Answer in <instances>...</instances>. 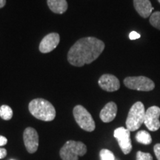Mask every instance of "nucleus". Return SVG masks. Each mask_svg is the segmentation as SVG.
Returning a JSON list of instances; mask_svg holds the SVG:
<instances>
[{
	"label": "nucleus",
	"mask_w": 160,
	"mask_h": 160,
	"mask_svg": "<svg viewBox=\"0 0 160 160\" xmlns=\"http://www.w3.org/2000/svg\"><path fill=\"white\" fill-rule=\"evenodd\" d=\"M105 49V43L96 37H85L78 40L69 50L68 61L76 67H82L95 61Z\"/></svg>",
	"instance_id": "nucleus-1"
},
{
	"label": "nucleus",
	"mask_w": 160,
	"mask_h": 160,
	"mask_svg": "<svg viewBox=\"0 0 160 160\" xmlns=\"http://www.w3.org/2000/svg\"><path fill=\"white\" fill-rule=\"evenodd\" d=\"M30 113L35 118L45 122L52 121L56 117V110L53 105L44 99H35L29 103Z\"/></svg>",
	"instance_id": "nucleus-2"
},
{
	"label": "nucleus",
	"mask_w": 160,
	"mask_h": 160,
	"mask_svg": "<svg viewBox=\"0 0 160 160\" xmlns=\"http://www.w3.org/2000/svg\"><path fill=\"white\" fill-rule=\"evenodd\" d=\"M145 109L143 103L137 102L130 109L126 119V127L130 131H135L144 123L145 116Z\"/></svg>",
	"instance_id": "nucleus-3"
},
{
	"label": "nucleus",
	"mask_w": 160,
	"mask_h": 160,
	"mask_svg": "<svg viewBox=\"0 0 160 160\" xmlns=\"http://www.w3.org/2000/svg\"><path fill=\"white\" fill-rule=\"evenodd\" d=\"M87 153V147L82 142L69 140L60 150V157L62 160H78Z\"/></svg>",
	"instance_id": "nucleus-4"
},
{
	"label": "nucleus",
	"mask_w": 160,
	"mask_h": 160,
	"mask_svg": "<svg viewBox=\"0 0 160 160\" xmlns=\"http://www.w3.org/2000/svg\"><path fill=\"white\" fill-rule=\"evenodd\" d=\"M73 117L78 125L84 131L92 132L95 130V122L91 113L82 105H77L73 111Z\"/></svg>",
	"instance_id": "nucleus-5"
},
{
	"label": "nucleus",
	"mask_w": 160,
	"mask_h": 160,
	"mask_svg": "<svg viewBox=\"0 0 160 160\" xmlns=\"http://www.w3.org/2000/svg\"><path fill=\"white\" fill-rule=\"evenodd\" d=\"M124 85L128 88L139 91H151L155 88L153 81L143 76L126 77L124 79Z\"/></svg>",
	"instance_id": "nucleus-6"
},
{
	"label": "nucleus",
	"mask_w": 160,
	"mask_h": 160,
	"mask_svg": "<svg viewBox=\"0 0 160 160\" xmlns=\"http://www.w3.org/2000/svg\"><path fill=\"white\" fill-rule=\"evenodd\" d=\"M128 129L124 127L118 128L114 131L113 136L117 139L119 145L124 154H128L132 150L131 133Z\"/></svg>",
	"instance_id": "nucleus-7"
},
{
	"label": "nucleus",
	"mask_w": 160,
	"mask_h": 160,
	"mask_svg": "<svg viewBox=\"0 0 160 160\" xmlns=\"http://www.w3.org/2000/svg\"><path fill=\"white\" fill-rule=\"evenodd\" d=\"M160 108L158 106H151L145 111V124L148 129L151 131H157L160 128Z\"/></svg>",
	"instance_id": "nucleus-8"
},
{
	"label": "nucleus",
	"mask_w": 160,
	"mask_h": 160,
	"mask_svg": "<svg viewBox=\"0 0 160 160\" xmlns=\"http://www.w3.org/2000/svg\"><path fill=\"white\" fill-rule=\"evenodd\" d=\"M25 146L29 153H34L39 147V135L33 128H27L23 133Z\"/></svg>",
	"instance_id": "nucleus-9"
},
{
	"label": "nucleus",
	"mask_w": 160,
	"mask_h": 160,
	"mask_svg": "<svg viewBox=\"0 0 160 160\" xmlns=\"http://www.w3.org/2000/svg\"><path fill=\"white\" fill-rule=\"evenodd\" d=\"M59 35L57 33H51L45 36L39 44V51L43 53H50L59 45Z\"/></svg>",
	"instance_id": "nucleus-10"
},
{
	"label": "nucleus",
	"mask_w": 160,
	"mask_h": 160,
	"mask_svg": "<svg viewBox=\"0 0 160 160\" xmlns=\"http://www.w3.org/2000/svg\"><path fill=\"white\" fill-rule=\"evenodd\" d=\"M98 83L102 89L108 92L117 91L120 88L119 80L112 74H103Z\"/></svg>",
	"instance_id": "nucleus-11"
},
{
	"label": "nucleus",
	"mask_w": 160,
	"mask_h": 160,
	"mask_svg": "<svg viewBox=\"0 0 160 160\" xmlns=\"http://www.w3.org/2000/svg\"><path fill=\"white\" fill-rule=\"evenodd\" d=\"M117 106L113 102H110L105 105L100 112V119L103 122L108 123L113 121L117 117Z\"/></svg>",
	"instance_id": "nucleus-12"
},
{
	"label": "nucleus",
	"mask_w": 160,
	"mask_h": 160,
	"mask_svg": "<svg viewBox=\"0 0 160 160\" xmlns=\"http://www.w3.org/2000/svg\"><path fill=\"white\" fill-rule=\"evenodd\" d=\"M133 6L137 13L142 18L151 17L153 10L150 0H133Z\"/></svg>",
	"instance_id": "nucleus-13"
},
{
	"label": "nucleus",
	"mask_w": 160,
	"mask_h": 160,
	"mask_svg": "<svg viewBox=\"0 0 160 160\" xmlns=\"http://www.w3.org/2000/svg\"><path fill=\"white\" fill-rule=\"evenodd\" d=\"M48 5L52 12L58 14H62L68 10L66 0H47Z\"/></svg>",
	"instance_id": "nucleus-14"
},
{
	"label": "nucleus",
	"mask_w": 160,
	"mask_h": 160,
	"mask_svg": "<svg viewBox=\"0 0 160 160\" xmlns=\"http://www.w3.org/2000/svg\"><path fill=\"white\" fill-rule=\"evenodd\" d=\"M136 139L139 143L143 145H150L152 142L151 136L148 131H140L136 134Z\"/></svg>",
	"instance_id": "nucleus-15"
},
{
	"label": "nucleus",
	"mask_w": 160,
	"mask_h": 160,
	"mask_svg": "<svg viewBox=\"0 0 160 160\" xmlns=\"http://www.w3.org/2000/svg\"><path fill=\"white\" fill-rule=\"evenodd\" d=\"M0 117L4 120H10L13 117V111L8 105H3L0 107Z\"/></svg>",
	"instance_id": "nucleus-16"
},
{
	"label": "nucleus",
	"mask_w": 160,
	"mask_h": 160,
	"mask_svg": "<svg viewBox=\"0 0 160 160\" xmlns=\"http://www.w3.org/2000/svg\"><path fill=\"white\" fill-rule=\"evenodd\" d=\"M149 21L153 28L160 31V11H156L152 13Z\"/></svg>",
	"instance_id": "nucleus-17"
},
{
	"label": "nucleus",
	"mask_w": 160,
	"mask_h": 160,
	"mask_svg": "<svg viewBox=\"0 0 160 160\" xmlns=\"http://www.w3.org/2000/svg\"><path fill=\"white\" fill-rule=\"evenodd\" d=\"M99 156L100 158H101V160H117L114 154L108 149L101 150L99 153Z\"/></svg>",
	"instance_id": "nucleus-18"
},
{
	"label": "nucleus",
	"mask_w": 160,
	"mask_h": 160,
	"mask_svg": "<svg viewBox=\"0 0 160 160\" xmlns=\"http://www.w3.org/2000/svg\"><path fill=\"white\" fill-rule=\"evenodd\" d=\"M137 160H153V157L149 153L138 151L137 153Z\"/></svg>",
	"instance_id": "nucleus-19"
},
{
	"label": "nucleus",
	"mask_w": 160,
	"mask_h": 160,
	"mask_svg": "<svg viewBox=\"0 0 160 160\" xmlns=\"http://www.w3.org/2000/svg\"><path fill=\"white\" fill-rule=\"evenodd\" d=\"M153 151L157 160H160V144L158 143L153 147Z\"/></svg>",
	"instance_id": "nucleus-20"
},
{
	"label": "nucleus",
	"mask_w": 160,
	"mask_h": 160,
	"mask_svg": "<svg viewBox=\"0 0 160 160\" xmlns=\"http://www.w3.org/2000/svg\"><path fill=\"white\" fill-rule=\"evenodd\" d=\"M140 37H141V36H140L139 33H138L137 32H136V31L131 32V33H130V35H129V38L131 40L137 39H139V38H140Z\"/></svg>",
	"instance_id": "nucleus-21"
},
{
	"label": "nucleus",
	"mask_w": 160,
	"mask_h": 160,
	"mask_svg": "<svg viewBox=\"0 0 160 160\" xmlns=\"http://www.w3.org/2000/svg\"><path fill=\"white\" fill-rule=\"evenodd\" d=\"M7 156V151L5 148H0V159H4Z\"/></svg>",
	"instance_id": "nucleus-22"
},
{
	"label": "nucleus",
	"mask_w": 160,
	"mask_h": 160,
	"mask_svg": "<svg viewBox=\"0 0 160 160\" xmlns=\"http://www.w3.org/2000/svg\"><path fill=\"white\" fill-rule=\"evenodd\" d=\"M7 142H8L7 138L3 137V136L0 135V147H1V146L5 145L6 144H7Z\"/></svg>",
	"instance_id": "nucleus-23"
},
{
	"label": "nucleus",
	"mask_w": 160,
	"mask_h": 160,
	"mask_svg": "<svg viewBox=\"0 0 160 160\" xmlns=\"http://www.w3.org/2000/svg\"><path fill=\"white\" fill-rule=\"evenodd\" d=\"M6 4V0H0V8H3Z\"/></svg>",
	"instance_id": "nucleus-24"
},
{
	"label": "nucleus",
	"mask_w": 160,
	"mask_h": 160,
	"mask_svg": "<svg viewBox=\"0 0 160 160\" xmlns=\"http://www.w3.org/2000/svg\"><path fill=\"white\" fill-rule=\"evenodd\" d=\"M157 1H158V2H159V4H160V0H157Z\"/></svg>",
	"instance_id": "nucleus-25"
}]
</instances>
